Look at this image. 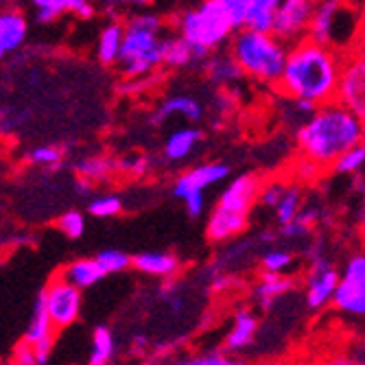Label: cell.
<instances>
[{
  "label": "cell",
  "mask_w": 365,
  "mask_h": 365,
  "mask_svg": "<svg viewBox=\"0 0 365 365\" xmlns=\"http://www.w3.org/2000/svg\"><path fill=\"white\" fill-rule=\"evenodd\" d=\"M344 66V53L315 44L309 38L291 44L278 88L289 98H307L313 103L335 101V88Z\"/></svg>",
  "instance_id": "cell-1"
},
{
  "label": "cell",
  "mask_w": 365,
  "mask_h": 365,
  "mask_svg": "<svg viewBox=\"0 0 365 365\" xmlns=\"http://www.w3.org/2000/svg\"><path fill=\"white\" fill-rule=\"evenodd\" d=\"M295 140L304 158L330 169L344 151L363 143V118L337 101L319 103L297 127Z\"/></svg>",
  "instance_id": "cell-2"
},
{
  "label": "cell",
  "mask_w": 365,
  "mask_h": 365,
  "mask_svg": "<svg viewBox=\"0 0 365 365\" xmlns=\"http://www.w3.org/2000/svg\"><path fill=\"white\" fill-rule=\"evenodd\" d=\"M289 46L282 44L274 33L237 29L230 38V55L237 61L243 77L258 83L276 86L287 59Z\"/></svg>",
  "instance_id": "cell-3"
},
{
  "label": "cell",
  "mask_w": 365,
  "mask_h": 365,
  "mask_svg": "<svg viewBox=\"0 0 365 365\" xmlns=\"http://www.w3.org/2000/svg\"><path fill=\"white\" fill-rule=\"evenodd\" d=\"M116 63L127 79H143L162 63V20L155 14H140L123 24Z\"/></svg>",
  "instance_id": "cell-4"
},
{
  "label": "cell",
  "mask_w": 365,
  "mask_h": 365,
  "mask_svg": "<svg viewBox=\"0 0 365 365\" xmlns=\"http://www.w3.org/2000/svg\"><path fill=\"white\" fill-rule=\"evenodd\" d=\"M307 38L337 53L352 51L361 38V7L352 0H317Z\"/></svg>",
  "instance_id": "cell-5"
},
{
  "label": "cell",
  "mask_w": 365,
  "mask_h": 365,
  "mask_svg": "<svg viewBox=\"0 0 365 365\" xmlns=\"http://www.w3.org/2000/svg\"><path fill=\"white\" fill-rule=\"evenodd\" d=\"M237 29L221 9L217 0H202L199 7H192L180 18V36L197 51L199 57L221 48Z\"/></svg>",
  "instance_id": "cell-6"
},
{
  "label": "cell",
  "mask_w": 365,
  "mask_h": 365,
  "mask_svg": "<svg viewBox=\"0 0 365 365\" xmlns=\"http://www.w3.org/2000/svg\"><path fill=\"white\" fill-rule=\"evenodd\" d=\"M227 175H230L227 164H221V162L199 164V167H192L178 178V182L173 186V195L186 206L188 217L199 219L206 210L204 190L221 184L223 180H227Z\"/></svg>",
  "instance_id": "cell-7"
},
{
  "label": "cell",
  "mask_w": 365,
  "mask_h": 365,
  "mask_svg": "<svg viewBox=\"0 0 365 365\" xmlns=\"http://www.w3.org/2000/svg\"><path fill=\"white\" fill-rule=\"evenodd\" d=\"M337 311L363 317L365 315V258L363 254H352L346 262L344 272H339V282L335 287L333 300Z\"/></svg>",
  "instance_id": "cell-8"
},
{
  "label": "cell",
  "mask_w": 365,
  "mask_h": 365,
  "mask_svg": "<svg viewBox=\"0 0 365 365\" xmlns=\"http://www.w3.org/2000/svg\"><path fill=\"white\" fill-rule=\"evenodd\" d=\"M40 300L57 330L68 328L79 319L81 313V289L63 280L61 276L53 278L46 289L40 293Z\"/></svg>",
  "instance_id": "cell-9"
},
{
  "label": "cell",
  "mask_w": 365,
  "mask_h": 365,
  "mask_svg": "<svg viewBox=\"0 0 365 365\" xmlns=\"http://www.w3.org/2000/svg\"><path fill=\"white\" fill-rule=\"evenodd\" d=\"M315 3L317 0H280L274 9L272 33L287 46L304 40Z\"/></svg>",
  "instance_id": "cell-10"
},
{
  "label": "cell",
  "mask_w": 365,
  "mask_h": 365,
  "mask_svg": "<svg viewBox=\"0 0 365 365\" xmlns=\"http://www.w3.org/2000/svg\"><path fill=\"white\" fill-rule=\"evenodd\" d=\"M335 101L363 118L365 114V61L361 55L344 59L335 88Z\"/></svg>",
  "instance_id": "cell-11"
},
{
  "label": "cell",
  "mask_w": 365,
  "mask_h": 365,
  "mask_svg": "<svg viewBox=\"0 0 365 365\" xmlns=\"http://www.w3.org/2000/svg\"><path fill=\"white\" fill-rule=\"evenodd\" d=\"M339 282V269L333 262L317 256L311 264V272L307 276V304L313 311H319L333 300L335 287Z\"/></svg>",
  "instance_id": "cell-12"
},
{
  "label": "cell",
  "mask_w": 365,
  "mask_h": 365,
  "mask_svg": "<svg viewBox=\"0 0 365 365\" xmlns=\"http://www.w3.org/2000/svg\"><path fill=\"white\" fill-rule=\"evenodd\" d=\"M55 330L57 328L53 326V322H51L42 300L38 297L36 307H33V317L29 322V328H26L22 341H26L33 348V352H36V359H38L40 365L51 361V352L55 348Z\"/></svg>",
  "instance_id": "cell-13"
},
{
  "label": "cell",
  "mask_w": 365,
  "mask_h": 365,
  "mask_svg": "<svg viewBox=\"0 0 365 365\" xmlns=\"http://www.w3.org/2000/svg\"><path fill=\"white\" fill-rule=\"evenodd\" d=\"M258 188H260V182L256 180V175H239L237 180H232L221 197L217 206L219 208H225V210H232V212H243V215H250L252 206L256 204V197H258Z\"/></svg>",
  "instance_id": "cell-14"
},
{
  "label": "cell",
  "mask_w": 365,
  "mask_h": 365,
  "mask_svg": "<svg viewBox=\"0 0 365 365\" xmlns=\"http://www.w3.org/2000/svg\"><path fill=\"white\" fill-rule=\"evenodd\" d=\"M247 223H250V215L232 212V210L215 206L212 215L208 217V225H206L208 239L215 241V243L232 241V239H237V237L243 235V232L247 230Z\"/></svg>",
  "instance_id": "cell-15"
},
{
  "label": "cell",
  "mask_w": 365,
  "mask_h": 365,
  "mask_svg": "<svg viewBox=\"0 0 365 365\" xmlns=\"http://www.w3.org/2000/svg\"><path fill=\"white\" fill-rule=\"evenodd\" d=\"M31 5L36 7V16L42 24L53 22L66 11H73L81 20H90L94 16V7L88 0H31Z\"/></svg>",
  "instance_id": "cell-16"
},
{
  "label": "cell",
  "mask_w": 365,
  "mask_h": 365,
  "mask_svg": "<svg viewBox=\"0 0 365 365\" xmlns=\"http://www.w3.org/2000/svg\"><path fill=\"white\" fill-rule=\"evenodd\" d=\"M171 116H182L190 123H197L204 116V108L197 98H192L188 94H178V96L167 98V101L158 108V112L153 114V123L160 125L164 120H169Z\"/></svg>",
  "instance_id": "cell-17"
},
{
  "label": "cell",
  "mask_w": 365,
  "mask_h": 365,
  "mask_svg": "<svg viewBox=\"0 0 365 365\" xmlns=\"http://www.w3.org/2000/svg\"><path fill=\"white\" fill-rule=\"evenodd\" d=\"M256 330H258V319L252 311L241 309L235 315V322H232V328L225 337V348L230 352H241L247 346H252L254 337H256Z\"/></svg>",
  "instance_id": "cell-18"
},
{
  "label": "cell",
  "mask_w": 365,
  "mask_h": 365,
  "mask_svg": "<svg viewBox=\"0 0 365 365\" xmlns=\"http://www.w3.org/2000/svg\"><path fill=\"white\" fill-rule=\"evenodd\" d=\"M26 20L18 11H0V51L5 55L18 51L26 40Z\"/></svg>",
  "instance_id": "cell-19"
},
{
  "label": "cell",
  "mask_w": 365,
  "mask_h": 365,
  "mask_svg": "<svg viewBox=\"0 0 365 365\" xmlns=\"http://www.w3.org/2000/svg\"><path fill=\"white\" fill-rule=\"evenodd\" d=\"M131 267L155 278H169L180 269V262L173 254L167 252H143L131 258Z\"/></svg>",
  "instance_id": "cell-20"
},
{
  "label": "cell",
  "mask_w": 365,
  "mask_h": 365,
  "mask_svg": "<svg viewBox=\"0 0 365 365\" xmlns=\"http://www.w3.org/2000/svg\"><path fill=\"white\" fill-rule=\"evenodd\" d=\"M61 278L83 291V289L94 287L96 282H101L106 278V272L98 267L96 258H79V260H73L71 264H66Z\"/></svg>",
  "instance_id": "cell-21"
},
{
  "label": "cell",
  "mask_w": 365,
  "mask_h": 365,
  "mask_svg": "<svg viewBox=\"0 0 365 365\" xmlns=\"http://www.w3.org/2000/svg\"><path fill=\"white\" fill-rule=\"evenodd\" d=\"M202 143V131L195 127L175 129L173 134L164 143V155L171 162H182L192 155V151Z\"/></svg>",
  "instance_id": "cell-22"
},
{
  "label": "cell",
  "mask_w": 365,
  "mask_h": 365,
  "mask_svg": "<svg viewBox=\"0 0 365 365\" xmlns=\"http://www.w3.org/2000/svg\"><path fill=\"white\" fill-rule=\"evenodd\" d=\"M202 57L197 55V51L182 38V36H171L162 38V63L169 68H186L199 61Z\"/></svg>",
  "instance_id": "cell-23"
},
{
  "label": "cell",
  "mask_w": 365,
  "mask_h": 365,
  "mask_svg": "<svg viewBox=\"0 0 365 365\" xmlns=\"http://www.w3.org/2000/svg\"><path fill=\"white\" fill-rule=\"evenodd\" d=\"M204 68H206V75L210 77V81H215L219 86H232L243 77L241 68L237 66V61L232 59L230 53L227 55H215V51H212V55L208 53L204 57Z\"/></svg>",
  "instance_id": "cell-24"
},
{
  "label": "cell",
  "mask_w": 365,
  "mask_h": 365,
  "mask_svg": "<svg viewBox=\"0 0 365 365\" xmlns=\"http://www.w3.org/2000/svg\"><path fill=\"white\" fill-rule=\"evenodd\" d=\"M293 287V280L287 276V274H272V272H262L256 289H254V297L256 302L262 307V309H269L274 304L276 297L284 295L287 291H291Z\"/></svg>",
  "instance_id": "cell-25"
},
{
  "label": "cell",
  "mask_w": 365,
  "mask_h": 365,
  "mask_svg": "<svg viewBox=\"0 0 365 365\" xmlns=\"http://www.w3.org/2000/svg\"><path fill=\"white\" fill-rule=\"evenodd\" d=\"M120 44H123V24L110 22L108 26H103L101 36H98V44H96L98 59L103 63H116L120 55Z\"/></svg>",
  "instance_id": "cell-26"
},
{
  "label": "cell",
  "mask_w": 365,
  "mask_h": 365,
  "mask_svg": "<svg viewBox=\"0 0 365 365\" xmlns=\"http://www.w3.org/2000/svg\"><path fill=\"white\" fill-rule=\"evenodd\" d=\"M116 354V341L108 326H96L92 333V350H90V363L92 365H108L114 361Z\"/></svg>",
  "instance_id": "cell-27"
},
{
  "label": "cell",
  "mask_w": 365,
  "mask_h": 365,
  "mask_svg": "<svg viewBox=\"0 0 365 365\" xmlns=\"http://www.w3.org/2000/svg\"><path fill=\"white\" fill-rule=\"evenodd\" d=\"M304 206V195H302V188L300 186H287L282 197L278 199V204L274 206L276 210V219L280 225L293 221L300 212V208Z\"/></svg>",
  "instance_id": "cell-28"
},
{
  "label": "cell",
  "mask_w": 365,
  "mask_h": 365,
  "mask_svg": "<svg viewBox=\"0 0 365 365\" xmlns=\"http://www.w3.org/2000/svg\"><path fill=\"white\" fill-rule=\"evenodd\" d=\"M365 167V147L363 143L361 145H354L350 147L348 151H344L335 162H333V169L337 175H359Z\"/></svg>",
  "instance_id": "cell-29"
},
{
  "label": "cell",
  "mask_w": 365,
  "mask_h": 365,
  "mask_svg": "<svg viewBox=\"0 0 365 365\" xmlns=\"http://www.w3.org/2000/svg\"><path fill=\"white\" fill-rule=\"evenodd\" d=\"M77 173L79 178H88V180H103L108 178L114 169H116V162L103 155H92V158H83L77 162Z\"/></svg>",
  "instance_id": "cell-30"
},
{
  "label": "cell",
  "mask_w": 365,
  "mask_h": 365,
  "mask_svg": "<svg viewBox=\"0 0 365 365\" xmlns=\"http://www.w3.org/2000/svg\"><path fill=\"white\" fill-rule=\"evenodd\" d=\"M94 258L98 262V267L106 272V276L108 274H120V272L131 267V256L120 252V250H103V252H98Z\"/></svg>",
  "instance_id": "cell-31"
},
{
  "label": "cell",
  "mask_w": 365,
  "mask_h": 365,
  "mask_svg": "<svg viewBox=\"0 0 365 365\" xmlns=\"http://www.w3.org/2000/svg\"><path fill=\"white\" fill-rule=\"evenodd\" d=\"M217 3L221 5V9L225 11V16L230 18V22L235 29L245 26L250 11L254 7V0H217Z\"/></svg>",
  "instance_id": "cell-32"
},
{
  "label": "cell",
  "mask_w": 365,
  "mask_h": 365,
  "mask_svg": "<svg viewBox=\"0 0 365 365\" xmlns=\"http://www.w3.org/2000/svg\"><path fill=\"white\" fill-rule=\"evenodd\" d=\"M123 210V202L116 195H101L90 202V215L96 219H108V217H116Z\"/></svg>",
  "instance_id": "cell-33"
},
{
  "label": "cell",
  "mask_w": 365,
  "mask_h": 365,
  "mask_svg": "<svg viewBox=\"0 0 365 365\" xmlns=\"http://www.w3.org/2000/svg\"><path fill=\"white\" fill-rule=\"evenodd\" d=\"M262 272L272 274H287L293 267V254L287 250H269L262 256Z\"/></svg>",
  "instance_id": "cell-34"
},
{
  "label": "cell",
  "mask_w": 365,
  "mask_h": 365,
  "mask_svg": "<svg viewBox=\"0 0 365 365\" xmlns=\"http://www.w3.org/2000/svg\"><path fill=\"white\" fill-rule=\"evenodd\" d=\"M57 227L63 232L66 237L79 239V237H83V232H86V219H83V215L79 210H68V212H63L57 219Z\"/></svg>",
  "instance_id": "cell-35"
},
{
  "label": "cell",
  "mask_w": 365,
  "mask_h": 365,
  "mask_svg": "<svg viewBox=\"0 0 365 365\" xmlns=\"http://www.w3.org/2000/svg\"><path fill=\"white\" fill-rule=\"evenodd\" d=\"M29 158H31L33 164H40V167L55 169V167H59V162L63 158V151L59 147H53V145H42L38 149H33Z\"/></svg>",
  "instance_id": "cell-36"
},
{
  "label": "cell",
  "mask_w": 365,
  "mask_h": 365,
  "mask_svg": "<svg viewBox=\"0 0 365 365\" xmlns=\"http://www.w3.org/2000/svg\"><path fill=\"white\" fill-rule=\"evenodd\" d=\"M272 20H274V11L272 9H262V7H252L250 18L245 22V29H254V31H264L272 33Z\"/></svg>",
  "instance_id": "cell-37"
},
{
  "label": "cell",
  "mask_w": 365,
  "mask_h": 365,
  "mask_svg": "<svg viewBox=\"0 0 365 365\" xmlns=\"http://www.w3.org/2000/svg\"><path fill=\"white\" fill-rule=\"evenodd\" d=\"M284 188H287V184H282V182H278V180H274V182H267L264 186H260V188H258V197H256V202H260L262 206H269V208H274V206L278 204V199L282 197Z\"/></svg>",
  "instance_id": "cell-38"
},
{
  "label": "cell",
  "mask_w": 365,
  "mask_h": 365,
  "mask_svg": "<svg viewBox=\"0 0 365 365\" xmlns=\"http://www.w3.org/2000/svg\"><path fill=\"white\" fill-rule=\"evenodd\" d=\"M116 169L129 173L131 178H143L149 171V160L143 158V155H131V158H125V160L116 162Z\"/></svg>",
  "instance_id": "cell-39"
},
{
  "label": "cell",
  "mask_w": 365,
  "mask_h": 365,
  "mask_svg": "<svg viewBox=\"0 0 365 365\" xmlns=\"http://www.w3.org/2000/svg\"><path fill=\"white\" fill-rule=\"evenodd\" d=\"M295 173H297V180H300V182H307V184H311V182H317V180H319L322 167H319L317 162H313V160L304 158L302 162H297V169H295Z\"/></svg>",
  "instance_id": "cell-40"
},
{
  "label": "cell",
  "mask_w": 365,
  "mask_h": 365,
  "mask_svg": "<svg viewBox=\"0 0 365 365\" xmlns=\"http://www.w3.org/2000/svg\"><path fill=\"white\" fill-rule=\"evenodd\" d=\"M186 363H190V365H230L235 361H232L230 356H225L223 352H219V350H208V352L199 354V356L186 359Z\"/></svg>",
  "instance_id": "cell-41"
},
{
  "label": "cell",
  "mask_w": 365,
  "mask_h": 365,
  "mask_svg": "<svg viewBox=\"0 0 365 365\" xmlns=\"http://www.w3.org/2000/svg\"><path fill=\"white\" fill-rule=\"evenodd\" d=\"M14 363H20V365H38V359H36V352H33V348L22 341L16 346L14 350Z\"/></svg>",
  "instance_id": "cell-42"
},
{
  "label": "cell",
  "mask_w": 365,
  "mask_h": 365,
  "mask_svg": "<svg viewBox=\"0 0 365 365\" xmlns=\"http://www.w3.org/2000/svg\"><path fill=\"white\" fill-rule=\"evenodd\" d=\"M77 190H79V192H83V195H86V192H90V190H92V180H88V178H79V180H77Z\"/></svg>",
  "instance_id": "cell-43"
},
{
  "label": "cell",
  "mask_w": 365,
  "mask_h": 365,
  "mask_svg": "<svg viewBox=\"0 0 365 365\" xmlns=\"http://www.w3.org/2000/svg\"><path fill=\"white\" fill-rule=\"evenodd\" d=\"M280 3V0H254V5L256 7H262V9H276V5Z\"/></svg>",
  "instance_id": "cell-44"
},
{
  "label": "cell",
  "mask_w": 365,
  "mask_h": 365,
  "mask_svg": "<svg viewBox=\"0 0 365 365\" xmlns=\"http://www.w3.org/2000/svg\"><path fill=\"white\" fill-rule=\"evenodd\" d=\"M129 7H147L151 0H125Z\"/></svg>",
  "instance_id": "cell-45"
},
{
  "label": "cell",
  "mask_w": 365,
  "mask_h": 365,
  "mask_svg": "<svg viewBox=\"0 0 365 365\" xmlns=\"http://www.w3.org/2000/svg\"><path fill=\"white\" fill-rule=\"evenodd\" d=\"M3 57H5V53H3V51H0V59H3Z\"/></svg>",
  "instance_id": "cell-46"
}]
</instances>
